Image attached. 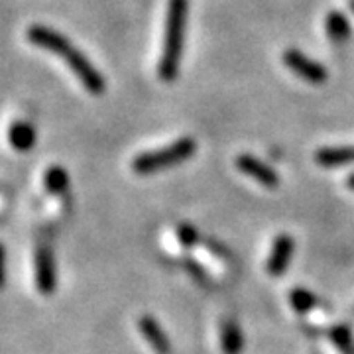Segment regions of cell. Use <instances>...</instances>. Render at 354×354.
Returning <instances> with one entry per match:
<instances>
[{
  "label": "cell",
  "instance_id": "cell-1",
  "mask_svg": "<svg viewBox=\"0 0 354 354\" xmlns=\"http://www.w3.org/2000/svg\"><path fill=\"white\" fill-rule=\"evenodd\" d=\"M26 38L30 44L38 46L41 50L59 55L91 95H102L104 93V88H106L104 77L99 73V69L95 65L88 62L87 55L81 50H77L75 46L69 41L67 36L59 34L53 28H48V26L32 24L26 30Z\"/></svg>",
  "mask_w": 354,
  "mask_h": 354
},
{
  "label": "cell",
  "instance_id": "cell-2",
  "mask_svg": "<svg viewBox=\"0 0 354 354\" xmlns=\"http://www.w3.org/2000/svg\"><path fill=\"white\" fill-rule=\"evenodd\" d=\"M187 12H189V0H167L164 46H162V57L158 64V75L165 83L176 81L177 71H179Z\"/></svg>",
  "mask_w": 354,
  "mask_h": 354
},
{
  "label": "cell",
  "instance_id": "cell-3",
  "mask_svg": "<svg viewBox=\"0 0 354 354\" xmlns=\"http://www.w3.org/2000/svg\"><path fill=\"white\" fill-rule=\"evenodd\" d=\"M195 150H197V142L191 138V136H183V138H179L176 142L164 146V148L138 153L132 160V169L138 176L158 174V171L169 169V167H174V165L181 164V162L193 158Z\"/></svg>",
  "mask_w": 354,
  "mask_h": 354
},
{
  "label": "cell",
  "instance_id": "cell-4",
  "mask_svg": "<svg viewBox=\"0 0 354 354\" xmlns=\"http://www.w3.org/2000/svg\"><path fill=\"white\" fill-rule=\"evenodd\" d=\"M281 62L286 64V67L290 69L293 75L301 77L307 83H313V85H321L329 79V71L323 64H319L315 59L307 57L304 51L290 48L281 53Z\"/></svg>",
  "mask_w": 354,
  "mask_h": 354
},
{
  "label": "cell",
  "instance_id": "cell-5",
  "mask_svg": "<svg viewBox=\"0 0 354 354\" xmlns=\"http://www.w3.org/2000/svg\"><path fill=\"white\" fill-rule=\"evenodd\" d=\"M234 164H236L239 171H242L244 176L256 179L260 185H264L268 189L279 187V176L276 174V169L272 165L266 164V162H262V160H258L252 153H241L234 160Z\"/></svg>",
  "mask_w": 354,
  "mask_h": 354
},
{
  "label": "cell",
  "instance_id": "cell-6",
  "mask_svg": "<svg viewBox=\"0 0 354 354\" xmlns=\"http://www.w3.org/2000/svg\"><path fill=\"white\" fill-rule=\"evenodd\" d=\"M57 283V272H55V258L48 244H39L36 250V286L39 293L51 295Z\"/></svg>",
  "mask_w": 354,
  "mask_h": 354
},
{
  "label": "cell",
  "instance_id": "cell-7",
  "mask_svg": "<svg viewBox=\"0 0 354 354\" xmlns=\"http://www.w3.org/2000/svg\"><path fill=\"white\" fill-rule=\"evenodd\" d=\"M293 248H295V241L291 239L290 234L283 232V234L276 236V241L272 244V250H270V256H268V262H266V270L270 272V276L278 278L290 268Z\"/></svg>",
  "mask_w": 354,
  "mask_h": 354
},
{
  "label": "cell",
  "instance_id": "cell-8",
  "mask_svg": "<svg viewBox=\"0 0 354 354\" xmlns=\"http://www.w3.org/2000/svg\"><path fill=\"white\" fill-rule=\"evenodd\" d=\"M138 330L144 335L146 342L153 348L156 354H169L171 353V342L169 337L165 335L162 325L153 319L152 315H142L138 319Z\"/></svg>",
  "mask_w": 354,
  "mask_h": 354
},
{
  "label": "cell",
  "instance_id": "cell-9",
  "mask_svg": "<svg viewBox=\"0 0 354 354\" xmlns=\"http://www.w3.org/2000/svg\"><path fill=\"white\" fill-rule=\"evenodd\" d=\"M315 162L321 167H342L346 164H354V144L319 148L315 152Z\"/></svg>",
  "mask_w": 354,
  "mask_h": 354
},
{
  "label": "cell",
  "instance_id": "cell-10",
  "mask_svg": "<svg viewBox=\"0 0 354 354\" xmlns=\"http://www.w3.org/2000/svg\"><path fill=\"white\" fill-rule=\"evenodd\" d=\"M325 34L335 44L346 41V39L351 38V34H353V28H351L348 18L341 10H330V12H327V16H325Z\"/></svg>",
  "mask_w": 354,
  "mask_h": 354
},
{
  "label": "cell",
  "instance_id": "cell-11",
  "mask_svg": "<svg viewBox=\"0 0 354 354\" xmlns=\"http://www.w3.org/2000/svg\"><path fill=\"white\" fill-rule=\"evenodd\" d=\"M8 142L14 150L28 152L36 144V130L26 120H16L10 124V130H8Z\"/></svg>",
  "mask_w": 354,
  "mask_h": 354
},
{
  "label": "cell",
  "instance_id": "cell-12",
  "mask_svg": "<svg viewBox=\"0 0 354 354\" xmlns=\"http://www.w3.org/2000/svg\"><path fill=\"white\" fill-rule=\"evenodd\" d=\"M221 346L225 354H241L244 348V337L234 319H225L221 325Z\"/></svg>",
  "mask_w": 354,
  "mask_h": 354
},
{
  "label": "cell",
  "instance_id": "cell-13",
  "mask_svg": "<svg viewBox=\"0 0 354 354\" xmlns=\"http://www.w3.org/2000/svg\"><path fill=\"white\" fill-rule=\"evenodd\" d=\"M44 187L51 195H65L69 189V176L62 165H51L44 174Z\"/></svg>",
  "mask_w": 354,
  "mask_h": 354
},
{
  "label": "cell",
  "instance_id": "cell-14",
  "mask_svg": "<svg viewBox=\"0 0 354 354\" xmlns=\"http://www.w3.org/2000/svg\"><path fill=\"white\" fill-rule=\"evenodd\" d=\"M290 304L297 313H309L311 309H315L317 297L305 288H293L290 293Z\"/></svg>",
  "mask_w": 354,
  "mask_h": 354
},
{
  "label": "cell",
  "instance_id": "cell-15",
  "mask_svg": "<svg viewBox=\"0 0 354 354\" xmlns=\"http://www.w3.org/2000/svg\"><path fill=\"white\" fill-rule=\"evenodd\" d=\"M330 339L333 342L341 348V353L353 354V337H351V330L346 327H337L330 333Z\"/></svg>",
  "mask_w": 354,
  "mask_h": 354
},
{
  "label": "cell",
  "instance_id": "cell-16",
  "mask_svg": "<svg viewBox=\"0 0 354 354\" xmlns=\"http://www.w3.org/2000/svg\"><path fill=\"white\" fill-rule=\"evenodd\" d=\"M199 239V234H197V228L193 227V225H181V227L177 228V241L181 242V246H185V248H189L193 246L195 242Z\"/></svg>",
  "mask_w": 354,
  "mask_h": 354
},
{
  "label": "cell",
  "instance_id": "cell-17",
  "mask_svg": "<svg viewBox=\"0 0 354 354\" xmlns=\"http://www.w3.org/2000/svg\"><path fill=\"white\" fill-rule=\"evenodd\" d=\"M346 187L354 191V174H351V176L346 177Z\"/></svg>",
  "mask_w": 354,
  "mask_h": 354
},
{
  "label": "cell",
  "instance_id": "cell-18",
  "mask_svg": "<svg viewBox=\"0 0 354 354\" xmlns=\"http://www.w3.org/2000/svg\"><path fill=\"white\" fill-rule=\"evenodd\" d=\"M348 6H351V10L354 12V0H351V2H348Z\"/></svg>",
  "mask_w": 354,
  "mask_h": 354
}]
</instances>
